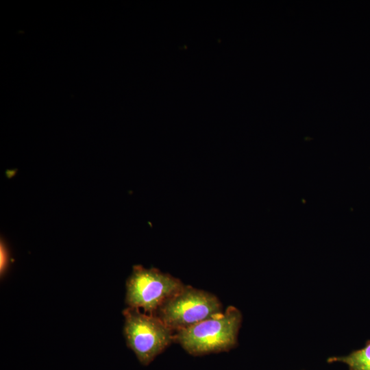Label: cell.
Here are the masks:
<instances>
[{"label":"cell","mask_w":370,"mask_h":370,"mask_svg":"<svg viewBox=\"0 0 370 370\" xmlns=\"http://www.w3.org/2000/svg\"><path fill=\"white\" fill-rule=\"evenodd\" d=\"M242 320L241 312L230 306L219 314L176 332L173 341L193 356L229 351L237 345Z\"/></svg>","instance_id":"6da1fadb"},{"label":"cell","mask_w":370,"mask_h":370,"mask_svg":"<svg viewBox=\"0 0 370 370\" xmlns=\"http://www.w3.org/2000/svg\"><path fill=\"white\" fill-rule=\"evenodd\" d=\"M222 312V304L216 295L184 284L153 315L176 332Z\"/></svg>","instance_id":"7a4b0ae2"},{"label":"cell","mask_w":370,"mask_h":370,"mask_svg":"<svg viewBox=\"0 0 370 370\" xmlns=\"http://www.w3.org/2000/svg\"><path fill=\"white\" fill-rule=\"evenodd\" d=\"M123 313L127 345L143 365H149L173 341V331L158 317L131 307Z\"/></svg>","instance_id":"3957f363"},{"label":"cell","mask_w":370,"mask_h":370,"mask_svg":"<svg viewBox=\"0 0 370 370\" xmlns=\"http://www.w3.org/2000/svg\"><path fill=\"white\" fill-rule=\"evenodd\" d=\"M184 286L179 279L169 273L136 265L126 282L125 303L127 307L141 309L153 315Z\"/></svg>","instance_id":"277c9868"},{"label":"cell","mask_w":370,"mask_h":370,"mask_svg":"<svg viewBox=\"0 0 370 370\" xmlns=\"http://www.w3.org/2000/svg\"><path fill=\"white\" fill-rule=\"evenodd\" d=\"M327 362L343 363L349 370H370V340L365 342L363 347L354 350L347 355L328 358Z\"/></svg>","instance_id":"5b68a950"},{"label":"cell","mask_w":370,"mask_h":370,"mask_svg":"<svg viewBox=\"0 0 370 370\" xmlns=\"http://www.w3.org/2000/svg\"><path fill=\"white\" fill-rule=\"evenodd\" d=\"M8 254L5 249V245L2 243L1 244V265H0V273L1 275L5 273V271L7 269L8 265Z\"/></svg>","instance_id":"8992f818"}]
</instances>
